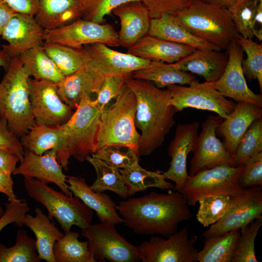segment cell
<instances>
[{
	"label": "cell",
	"mask_w": 262,
	"mask_h": 262,
	"mask_svg": "<svg viewBox=\"0 0 262 262\" xmlns=\"http://www.w3.org/2000/svg\"><path fill=\"white\" fill-rule=\"evenodd\" d=\"M186 199L179 192H152L141 197L120 201L115 208L125 225L139 234L168 237L179 224L191 217Z\"/></svg>",
	"instance_id": "obj_1"
},
{
	"label": "cell",
	"mask_w": 262,
	"mask_h": 262,
	"mask_svg": "<svg viewBox=\"0 0 262 262\" xmlns=\"http://www.w3.org/2000/svg\"><path fill=\"white\" fill-rule=\"evenodd\" d=\"M125 84L136 98L135 123L141 131L139 155L147 156L164 143L175 124L174 117L178 111L171 104L169 89L131 78L126 79Z\"/></svg>",
	"instance_id": "obj_2"
},
{
	"label": "cell",
	"mask_w": 262,
	"mask_h": 262,
	"mask_svg": "<svg viewBox=\"0 0 262 262\" xmlns=\"http://www.w3.org/2000/svg\"><path fill=\"white\" fill-rule=\"evenodd\" d=\"M172 15L190 33L222 50H226L238 34L228 8L202 0H193Z\"/></svg>",
	"instance_id": "obj_3"
},
{
	"label": "cell",
	"mask_w": 262,
	"mask_h": 262,
	"mask_svg": "<svg viewBox=\"0 0 262 262\" xmlns=\"http://www.w3.org/2000/svg\"><path fill=\"white\" fill-rule=\"evenodd\" d=\"M29 77L16 57L10 59L0 82V117L7 120L9 129L19 138L36 124L30 99Z\"/></svg>",
	"instance_id": "obj_4"
},
{
	"label": "cell",
	"mask_w": 262,
	"mask_h": 262,
	"mask_svg": "<svg viewBox=\"0 0 262 262\" xmlns=\"http://www.w3.org/2000/svg\"><path fill=\"white\" fill-rule=\"evenodd\" d=\"M136 103L134 94L125 85L115 103L102 111L97 149L109 145H121L139 154L141 136L135 123Z\"/></svg>",
	"instance_id": "obj_5"
},
{
	"label": "cell",
	"mask_w": 262,
	"mask_h": 262,
	"mask_svg": "<svg viewBox=\"0 0 262 262\" xmlns=\"http://www.w3.org/2000/svg\"><path fill=\"white\" fill-rule=\"evenodd\" d=\"M24 184L28 195L46 207L49 218H54L64 233L73 226L83 229L91 224L93 211L79 197L69 196L34 178H24Z\"/></svg>",
	"instance_id": "obj_6"
},
{
	"label": "cell",
	"mask_w": 262,
	"mask_h": 262,
	"mask_svg": "<svg viewBox=\"0 0 262 262\" xmlns=\"http://www.w3.org/2000/svg\"><path fill=\"white\" fill-rule=\"evenodd\" d=\"M101 112L90 95L84 93L70 119L63 124L68 152L80 162L97 149Z\"/></svg>",
	"instance_id": "obj_7"
},
{
	"label": "cell",
	"mask_w": 262,
	"mask_h": 262,
	"mask_svg": "<svg viewBox=\"0 0 262 262\" xmlns=\"http://www.w3.org/2000/svg\"><path fill=\"white\" fill-rule=\"evenodd\" d=\"M243 166L220 164L189 175L179 192L192 206L205 197L234 195L243 189L238 184Z\"/></svg>",
	"instance_id": "obj_8"
},
{
	"label": "cell",
	"mask_w": 262,
	"mask_h": 262,
	"mask_svg": "<svg viewBox=\"0 0 262 262\" xmlns=\"http://www.w3.org/2000/svg\"><path fill=\"white\" fill-rule=\"evenodd\" d=\"M44 41L80 48L100 43L110 47L120 46L118 33L112 25L79 18L70 24L51 30H44Z\"/></svg>",
	"instance_id": "obj_9"
},
{
	"label": "cell",
	"mask_w": 262,
	"mask_h": 262,
	"mask_svg": "<svg viewBox=\"0 0 262 262\" xmlns=\"http://www.w3.org/2000/svg\"><path fill=\"white\" fill-rule=\"evenodd\" d=\"M167 239L153 236L136 246L140 260L143 262H197L198 250L195 247L197 237H189L187 227Z\"/></svg>",
	"instance_id": "obj_10"
},
{
	"label": "cell",
	"mask_w": 262,
	"mask_h": 262,
	"mask_svg": "<svg viewBox=\"0 0 262 262\" xmlns=\"http://www.w3.org/2000/svg\"><path fill=\"white\" fill-rule=\"evenodd\" d=\"M262 186L243 189L230 196L229 208L224 216L203 233L204 238L220 236L249 225L262 217Z\"/></svg>",
	"instance_id": "obj_11"
},
{
	"label": "cell",
	"mask_w": 262,
	"mask_h": 262,
	"mask_svg": "<svg viewBox=\"0 0 262 262\" xmlns=\"http://www.w3.org/2000/svg\"><path fill=\"white\" fill-rule=\"evenodd\" d=\"M96 262L105 259L111 262L140 261L136 246L128 242L115 229V225L100 222L82 230Z\"/></svg>",
	"instance_id": "obj_12"
},
{
	"label": "cell",
	"mask_w": 262,
	"mask_h": 262,
	"mask_svg": "<svg viewBox=\"0 0 262 262\" xmlns=\"http://www.w3.org/2000/svg\"><path fill=\"white\" fill-rule=\"evenodd\" d=\"M28 85L32 114L36 124L56 126L68 121L74 112L59 97L57 83L29 77Z\"/></svg>",
	"instance_id": "obj_13"
},
{
	"label": "cell",
	"mask_w": 262,
	"mask_h": 262,
	"mask_svg": "<svg viewBox=\"0 0 262 262\" xmlns=\"http://www.w3.org/2000/svg\"><path fill=\"white\" fill-rule=\"evenodd\" d=\"M223 118L219 115H209L202 124L190 162V176L220 164L235 166L233 156L223 142L216 137V130Z\"/></svg>",
	"instance_id": "obj_14"
},
{
	"label": "cell",
	"mask_w": 262,
	"mask_h": 262,
	"mask_svg": "<svg viewBox=\"0 0 262 262\" xmlns=\"http://www.w3.org/2000/svg\"><path fill=\"white\" fill-rule=\"evenodd\" d=\"M86 54V64L97 74L104 77H117L128 79L138 70L147 66L150 61L128 53L110 49L100 43L83 46Z\"/></svg>",
	"instance_id": "obj_15"
},
{
	"label": "cell",
	"mask_w": 262,
	"mask_h": 262,
	"mask_svg": "<svg viewBox=\"0 0 262 262\" xmlns=\"http://www.w3.org/2000/svg\"><path fill=\"white\" fill-rule=\"evenodd\" d=\"M167 87L170 92L171 104L178 112L193 108L213 112L224 119L236 105L206 82L189 86L173 84Z\"/></svg>",
	"instance_id": "obj_16"
},
{
	"label": "cell",
	"mask_w": 262,
	"mask_h": 262,
	"mask_svg": "<svg viewBox=\"0 0 262 262\" xmlns=\"http://www.w3.org/2000/svg\"><path fill=\"white\" fill-rule=\"evenodd\" d=\"M228 61L226 69L217 81L206 82L224 97L239 101L252 103L262 108V95L253 92L247 86L243 71L242 62L244 50L236 42H231L228 47Z\"/></svg>",
	"instance_id": "obj_17"
},
{
	"label": "cell",
	"mask_w": 262,
	"mask_h": 262,
	"mask_svg": "<svg viewBox=\"0 0 262 262\" xmlns=\"http://www.w3.org/2000/svg\"><path fill=\"white\" fill-rule=\"evenodd\" d=\"M44 30L34 16L16 13L1 34L8 43L2 46V49L10 58L19 57L33 48L42 45Z\"/></svg>",
	"instance_id": "obj_18"
},
{
	"label": "cell",
	"mask_w": 262,
	"mask_h": 262,
	"mask_svg": "<svg viewBox=\"0 0 262 262\" xmlns=\"http://www.w3.org/2000/svg\"><path fill=\"white\" fill-rule=\"evenodd\" d=\"M199 125L198 122L178 124L174 137L169 146L170 166L163 174L166 179L175 183L174 190L176 191H180L189 176L187 172V156L194 148Z\"/></svg>",
	"instance_id": "obj_19"
},
{
	"label": "cell",
	"mask_w": 262,
	"mask_h": 262,
	"mask_svg": "<svg viewBox=\"0 0 262 262\" xmlns=\"http://www.w3.org/2000/svg\"><path fill=\"white\" fill-rule=\"evenodd\" d=\"M23 158L13 174L24 178H35L46 184L53 183L66 195L73 196L68 189L66 178L63 172V167L57 160V152L49 150L42 155L24 150Z\"/></svg>",
	"instance_id": "obj_20"
},
{
	"label": "cell",
	"mask_w": 262,
	"mask_h": 262,
	"mask_svg": "<svg viewBox=\"0 0 262 262\" xmlns=\"http://www.w3.org/2000/svg\"><path fill=\"white\" fill-rule=\"evenodd\" d=\"M67 138L63 125L54 126L35 124L20 137V140L24 150L38 155H42L49 150H55L57 161L66 171L70 157L67 148Z\"/></svg>",
	"instance_id": "obj_21"
},
{
	"label": "cell",
	"mask_w": 262,
	"mask_h": 262,
	"mask_svg": "<svg viewBox=\"0 0 262 262\" xmlns=\"http://www.w3.org/2000/svg\"><path fill=\"white\" fill-rule=\"evenodd\" d=\"M113 13L120 19L118 33L120 46L129 48L148 34L151 17L141 1H131L115 8Z\"/></svg>",
	"instance_id": "obj_22"
},
{
	"label": "cell",
	"mask_w": 262,
	"mask_h": 262,
	"mask_svg": "<svg viewBox=\"0 0 262 262\" xmlns=\"http://www.w3.org/2000/svg\"><path fill=\"white\" fill-rule=\"evenodd\" d=\"M262 117V108L239 101L234 110L218 124L216 134L223 139L226 148L233 156L240 140L249 126Z\"/></svg>",
	"instance_id": "obj_23"
},
{
	"label": "cell",
	"mask_w": 262,
	"mask_h": 262,
	"mask_svg": "<svg viewBox=\"0 0 262 262\" xmlns=\"http://www.w3.org/2000/svg\"><path fill=\"white\" fill-rule=\"evenodd\" d=\"M127 53L150 61L177 62L195 51L190 46L147 34L128 48Z\"/></svg>",
	"instance_id": "obj_24"
},
{
	"label": "cell",
	"mask_w": 262,
	"mask_h": 262,
	"mask_svg": "<svg viewBox=\"0 0 262 262\" xmlns=\"http://www.w3.org/2000/svg\"><path fill=\"white\" fill-rule=\"evenodd\" d=\"M105 78L85 65L57 83V93L64 102L75 110L84 93H98Z\"/></svg>",
	"instance_id": "obj_25"
},
{
	"label": "cell",
	"mask_w": 262,
	"mask_h": 262,
	"mask_svg": "<svg viewBox=\"0 0 262 262\" xmlns=\"http://www.w3.org/2000/svg\"><path fill=\"white\" fill-rule=\"evenodd\" d=\"M68 189L86 206L96 212L100 222L115 225L123 223V219L117 214L115 202L103 192L94 191L90 188L84 178L67 177Z\"/></svg>",
	"instance_id": "obj_26"
},
{
	"label": "cell",
	"mask_w": 262,
	"mask_h": 262,
	"mask_svg": "<svg viewBox=\"0 0 262 262\" xmlns=\"http://www.w3.org/2000/svg\"><path fill=\"white\" fill-rule=\"evenodd\" d=\"M228 61L227 53L222 52L221 50L196 49L172 64L181 70L202 76L206 82H210L220 78Z\"/></svg>",
	"instance_id": "obj_27"
},
{
	"label": "cell",
	"mask_w": 262,
	"mask_h": 262,
	"mask_svg": "<svg viewBox=\"0 0 262 262\" xmlns=\"http://www.w3.org/2000/svg\"><path fill=\"white\" fill-rule=\"evenodd\" d=\"M82 12V0H38L34 16L44 30H51L81 18Z\"/></svg>",
	"instance_id": "obj_28"
},
{
	"label": "cell",
	"mask_w": 262,
	"mask_h": 262,
	"mask_svg": "<svg viewBox=\"0 0 262 262\" xmlns=\"http://www.w3.org/2000/svg\"><path fill=\"white\" fill-rule=\"evenodd\" d=\"M148 34L196 49L221 50L218 46L195 36L179 24L172 15L151 19Z\"/></svg>",
	"instance_id": "obj_29"
},
{
	"label": "cell",
	"mask_w": 262,
	"mask_h": 262,
	"mask_svg": "<svg viewBox=\"0 0 262 262\" xmlns=\"http://www.w3.org/2000/svg\"><path fill=\"white\" fill-rule=\"evenodd\" d=\"M34 216L25 215L24 225L29 227L36 238V251L40 259L48 262H56L53 246L64 235L49 220L39 208L35 209Z\"/></svg>",
	"instance_id": "obj_30"
},
{
	"label": "cell",
	"mask_w": 262,
	"mask_h": 262,
	"mask_svg": "<svg viewBox=\"0 0 262 262\" xmlns=\"http://www.w3.org/2000/svg\"><path fill=\"white\" fill-rule=\"evenodd\" d=\"M131 78L151 82L160 89L173 84L193 85L199 82L192 73L178 69L172 63L159 61H150L147 66L134 71Z\"/></svg>",
	"instance_id": "obj_31"
},
{
	"label": "cell",
	"mask_w": 262,
	"mask_h": 262,
	"mask_svg": "<svg viewBox=\"0 0 262 262\" xmlns=\"http://www.w3.org/2000/svg\"><path fill=\"white\" fill-rule=\"evenodd\" d=\"M22 65L30 76L37 80L58 83L65 76L45 52L42 45L33 48L19 56Z\"/></svg>",
	"instance_id": "obj_32"
},
{
	"label": "cell",
	"mask_w": 262,
	"mask_h": 262,
	"mask_svg": "<svg viewBox=\"0 0 262 262\" xmlns=\"http://www.w3.org/2000/svg\"><path fill=\"white\" fill-rule=\"evenodd\" d=\"M240 229H236L220 236L205 238L204 246L198 251L199 262H232Z\"/></svg>",
	"instance_id": "obj_33"
},
{
	"label": "cell",
	"mask_w": 262,
	"mask_h": 262,
	"mask_svg": "<svg viewBox=\"0 0 262 262\" xmlns=\"http://www.w3.org/2000/svg\"><path fill=\"white\" fill-rule=\"evenodd\" d=\"M128 192L131 196L149 187L163 190L173 188L172 183L166 181V178L160 171L153 172L142 168L138 164L129 168L119 169Z\"/></svg>",
	"instance_id": "obj_34"
},
{
	"label": "cell",
	"mask_w": 262,
	"mask_h": 262,
	"mask_svg": "<svg viewBox=\"0 0 262 262\" xmlns=\"http://www.w3.org/2000/svg\"><path fill=\"white\" fill-rule=\"evenodd\" d=\"M42 46L65 77L75 73L86 64L83 47L73 48L47 41L43 42Z\"/></svg>",
	"instance_id": "obj_35"
},
{
	"label": "cell",
	"mask_w": 262,
	"mask_h": 262,
	"mask_svg": "<svg viewBox=\"0 0 262 262\" xmlns=\"http://www.w3.org/2000/svg\"><path fill=\"white\" fill-rule=\"evenodd\" d=\"M85 160L93 165L97 174L96 180L90 186L92 190L101 192L108 190L123 198L128 197L127 189L118 169L92 155L87 156Z\"/></svg>",
	"instance_id": "obj_36"
},
{
	"label": "cell",
	"mask_w": 262,
	"mask_h": 262,
	"mask_svg": "<svg viewBox=\"0 0 262 262\" xmlns=\"http://www.w3.org/2000/svg\"><path fill=\"white\" fill-rule=\"evenodd\" d=\"M79 234L69 231L56 242L53 255L56 262H95L88 241L78 240Z\"/></svg>",
	"instance_id": "obj_37"
},
{
	"label": "cell",
	"mask_w": 262,
	"mask_h": 262,
	"mask_svg": "<svg viewBox=\"0 0 262 262\" xmlns=\"http://www.w3.org/2000/svg\"><path fill=\"white\" fill-rule=\"evenodd\" d=\"M35 239L30 237L26 230L19 229L16 234V244L8 247L0 244V262H39L36 252Z\"/></svg>",
	"instance_id": "obj_38"
},
{
	"label": "cell",
	"mask_w": 262,
	"mask_h": 262,
	"mask_svg": "<svg viewBox=\"0 0 262 262\" xmlns=\"http://www.w3.org/2000/svg\"><path fill=\"white\" fill-rule=\"evenodd\" d=\"M262 152V117L254 121L240 140L233 155L235 166Z\"/></svg>",
	"instance_id": "obj_39"
},
{
	"label": "cell",
	"mask_w": 262,
	"mask_h": 262,
	"mask_svg": "<svg viewBox=\"0 0 262 262\" xmlns=\"http://www.w3.org/2000/svg\"><path fill=\"white\" fill-rule=\"evenodd\" d=\"M236 42L246 54L243 59L242 67L245 77L248 81L257 79L261 92L262 90V45L253 41L252 39L245 38L238 34Z\"/></svg>",
	"instance_id": "obj_40"
},
{
	"label": "cell",
	"mask_w": 262,
	"mask_h": 262,
	"mask_svg": "<svg viewBox=\"0 0 262 262\" xmlns=\"http://www.w3.org/2000/svg\"><path fill=\"white\" fill-rule=\"evenodd\" d=\"M260 0H235L228 8L237 32L252 39V23Z\"/></svg>",
	"instance_id": "obj_41"
},
{
	"label": "cell",
	"mask_w": 262,
	"mask_h": 262,
	"mask_svg": "<svg viewBox=\"0 0 262 262\" xmlns=\"http://www.w3.org/2000/svg\"><path fill=\"white\" fill-rule=\"evenodd\" d=\"M230 196L215 195L200 199L196 219L203 227H208L219 221L227 212Z\"/></svg>",
	"instance_id": "obj_42"
},
{
	"label": "cell",
	"mask_w": 262,
	"mask_h": 262,
	"mask_svg": "<svg viewBox=\"0 0 262 262\" xmlns=\"http://www.w3.org/2000/svg\"><path fill=\"white\" fill-rule=\"evenodd\" d=\"M262 225L261 217L240 229L232 262H258L255 252V241Z\"/></svg>",
	"instance_id": "obj_43"
},
{
	"label": "cell",
	"mask_w": 262,
	"mask_h": 262,
	"mask_svg": "<svg viewBox=\"0 0 262 262\" xmlns=\"http://www.w3.org/2000/svg\"><path fill=\"white\" fill-rule=\"evenodd\" d=\"M92 156L117 169L131 167L139 163V155L132 149L121 145H109L96 150Z\"/></svg>",
	"instance_id": "obj_44"
},
{
	"label": "cell",
	"mask_w": 262,
	"mask_h": 262,
	"mask_svg": "<svg viewBox=\"0 0 262 262\" xmlns=\"http://www.w3.org/2000/svg\"><path fill=\"white\" fill-rule=\"evenodd\" d=\"M131 1L141 0H82V12L81 18L102 23L105 16L121 4Z\"/></svg>",
	"instance_id": "obj_45"
},
{
	"label": "cell",
	"mask_w": 262,
	"mask_h": 262,
	"mask_svg": "<svg viewBox=\"0 0 262 262\" xmlns=\"http://www.w3.org/2000/svg\"><path fill=\"white\" fill-rule=\"evenodd\" d=\"M238 184L242 189L262 186V152L254 155L243 164Z\"/></svg>",
	"instance_id": "obj_46"
},
{
	"label": "cell",
	"mask_w": 262,
	"mask_h": 262,
	"mask_svg": "<svg viewBox=\"0 0 262 262\" xmlns=\"http://www.w3.org/2000/svg\"><path fill=\"white\" fill-rule=\"evenodd\" d=\"M193 0H141L151 18L173 15L185 8Z\"/></svg>",
	"instance_id": "obj_47"
},
{
	"label": "cell",
	"mask_w": 262,
	"mask_h": 262,
	"mask_svg": "<svg viewBox=\"0 0 262 262\" xmlns=\"http://www.w3.org/2000/svg\"><path fill=\"white\" fill-rule=\"evenodd\" d=\"M5 206V210L0 217V231L12 223L18 227L22 226L26 213L29 211L26 200L16 198L6 203Z\"/></svg>",
	"instance_id": "obj_48"
},
{
	"label": "cell",
	"mask_w": 262,
	"mask_h": 262,
	"mask_svg": "<svg viewBox=\"0 0 262 262\" xmlns=\"http://www.w3.org/2000/svg\"><path fill=\"white\" fill-rule=\"evenodd\" d=\"M126 78L117 77H108L105 80L98 91L94 102L102 111L112 99L116 98L123 91L125 86Z\"/></svg>",
	"instance_id": "obj_49"
},
{
	"label": "cell",
	"mask_w": 262,
	"mask_h": 262,
	"mask_svg": "<svg viewBox=\"0 0 262 262\" xmlns=\"http://www.w3.org/2000/svg\"><path fill=\"white\" fill-rule=\"evenodd\" d=\"M0 148L11 152L18 157L20 162L25 153L20 138L9 128L7 120L0 117Z\"/></svg>",
	"instance_id": "obj_50"
},
{
	"label": "cell",
	"mask_w": 262,
	"mask_h": 262,
	"mask_svg": "<svg viewBox=\"0 0 262 262\" xmlns=\"http://www.w3.org/2000/svg\"><path fill=\"white\" fill-rule=\"evenodd\" d=\"M16 13L34 16L38 8V0H4Z\"/></svg>",
	"instance_id": "obj_51"
},
{
	"label": "cell",
	"mask_w": 262,
	"mask_h": 262,
	"mask_svg": "<svg viewBox=\"0 0 262 262\" xmlns=\"http://www.w3.org/2000/svg\"><path fill=\"white\" fill-rule=\"evenodd\" d=\"M18 162L20 159L16 154L0 148V170L12 174L16 168Z\"/></svg>",
	"instance_id": "obj_52"
},
{
	"label": "cell",
	"mask_w": 262,
	"mask_h": 262,
	"mask_svg": "<svg viewBox=\"0 0 262 262\" xmlns=\"http://www.w3.org/2000/svg\"><path fill=\"white\" fill-rule=\"evenodd\" d=\"M11 175L0 170V193L6 195L9 201L16 198L13 190L14 182Z\"/></svg>",
	"instance_id": "obj_53"
},
{
	"label": "cell",
	"mask_w": 262,
	"mask_h": 262,
	"mask_svg": "<svg viewBox=\"0 0 262 262\" xmlns=\"http://www.w3.org/2000/svg\"><path fill=\"white\" fill-rule=\"evenodd\" d=\"M16 13L4 0H0V35L5 26Z\"/></svg>",
	"instance_id": "obj_54"
},
{
	"label": "cell",
	"mask_w": 262,
	"mask_h": 262,
	"mask_svg": "<svg viewBox=\"0 0 262 262\" xmlns=\"http://www.w3.org/2000/svg\"><path fill=\"white\" fill-rule=\"evenodd\" d=\"M253 36L262 40V0H260L252 23Z\"/></svg>",
	"instance_id": "obj_55"
},
{
	"label": "cell",
	"mask_w": 262,
	"mask_h": 262,
	"mask_svg": "<svg viewBox=\"0 0 262 262\" xmlns=\"http://www.w3.org/2000/svg\"><path fill=\"white\" fill-rule=\"evenodd\" d=\"M206 2L228 8L235 0H202Z\"/></svg>",
	"instance_id": "obj_56"
},
{
	"label": "cell",
	"mask_w": 262,
	"mask_h": 262,
	"mask_svg": "<svg viewBox=\"0 0 262 262\" xmlns=\"http://www.w3.org/2000/svg\"><path fill=\"white\" fill-rule=\"evenodd\" d=\"M10 59L3 49H0V66L7 68L9 64Z\"/></svg>",
	"instance_id": "obj_57"
},
{
	"label": "cell",
	"mask_w": 262,
	"mask_h": 262,
	"mask_svg": "<svg viewBox=\"0 0 262 262\" xmlns=\"http://www.w3.org/2000/svg\"><path fill=\"white\" fill-rule=\"evenodd\" d=\"M3 213V210H2V208L0 206V217L2 215Z\"/></svg>",
	"instance_id": "obj_58"
}]
</instances>
